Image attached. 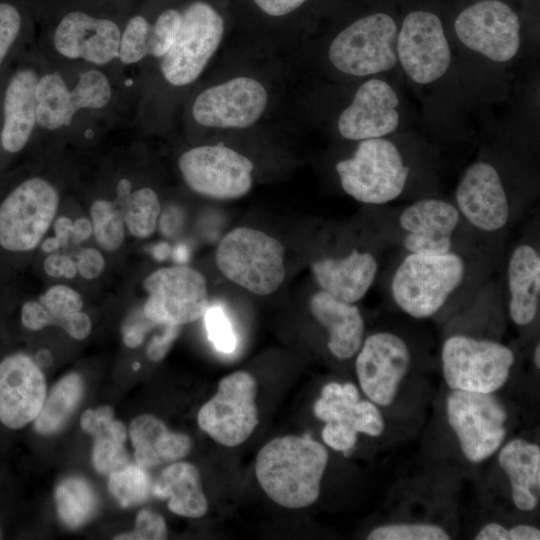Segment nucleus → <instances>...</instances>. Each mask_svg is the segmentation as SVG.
<instances>
[{
  "mask_svg": "<svg viewBox=\"0 0 540 540\" xmlns=\"http://www.w3.org/2000/svg\"><path fill=\"white\" fill-rule=\"evenodd\" d=\"M187 251L184 246H179L174 251V258L179 262H184L187 259Z\"/></svg>",
  "mask_w": 540,
  "mask_h": 540,
  "instance_id": "obj_58",
  "label": "nucleus"
},
{
  "mask_svg": "<svg viewBox=\"0 0 540 540\" xmlns=\"http://www.w3.org/2000/svg\"><path fill=\"white\" fill-rule=\"evenodd\" d=\"M222 17L209 4H190L181 13V24L170 50L161 58L164 78L175 86L190 84L204 70L223 38Z\"/></svg>",
  "mask_w": 540,
  "mask_h": 540,
  "instance_id": "obj_8",
  "label": "nucleus"
},
{
  "mask_svg": "<svg viewBox=\"0 0 540 540\" xmlns=\"http://www.w3.org/2000/svg\"><path fill=\"white\" fill-rule=\"evenodd\" d=\"M84 393L82 377L77 373L64 376L46 396L43 406L34 419L39 434L58 432L74 412Z\"/></svg>",
  "mask_w": 540,
  "mask_h": 540,
  "instance_id": "obj_32",
  "label": "nucleus"
},
{
  "mask_svg": "<svg viewBox=\"0 0 540 540\" xmlns=\"http://www.w3.org/2000/svg\"><path fill=\"white\" fill-rule=\"evenodd\" d=\"M312 316L327 330V347L338 359L357 354L365 333V321L356 303L336 299L319 290L309 301Z\"/></svg>",
  "mask_w": 540,
  "mask_h": 540,
  "instance_id": "obj_27",
  "label": "nucleus"
},
{
  "mask_svg": "<svg viewBox=\"0 0 540 540\" xmlns=\"http://www.w3.org/2000/svg\"><path fill=\"white\" fill-rule=\"evenodd\" d=\"M257 6L271 16H283L301 6L306 0H254Z\"/></svg>",
  "mask_w": 540,
  "mask_h": 540,
  "instance_id": "obj_50",
  "label": "nucleus"
},
{
  "mask_svg": "<svg viewBox=\"0 0 540 540\" xmlns=\"http://www.w3.org/2000/svg\"><path fill=\"white\" fill-rule=\"evenodd\" d=\"M396 52L405 73L418 84L441 78L451 61L441 20L427 11H413L404 18L397 34Z\"/></svg>",
  "mask_w": 540,
  "mask_h": 540,
  "instance_id": "obj_16",
  "label": "nucleus"
},
{
  "mask_svg": "<svg viewBox=\"0 0 540 540\" xmlns=\"http://www.w3.org/2000/svg\"><path fill=\"white\" fill-rule=\"evenodd\" d=\"M36 363L39 367H48L52 363L51 353L46 349L40 350L36 355Z\"/></svg>",
  "mask_w": 540,
  "mask_h": 540,
  "instance_id": "obj_55",
  "label": "nucleus"
},
{
  "mask_svg": "<svg viewBox=\"0 0 540 540\" xmlns=\"http://www.w3.org/2000/svg\"><path fill=\"white\" fill-rule=\"evenodd\" d=\"M110 98V82L101 71L88 70L80 74L72 90L59 73L45 74L36 86V121L47 130L68 126L78 110L102 108Z\"/></svg>",
  "mask_w": 540,
  "mask_h": 540,
  "instance_id": "obj_17",
  "label": "nucleus"
},
{
  "mask_svg": "<svg viewBox=\"0 0 540 540\" xmlns=\"http://www.w3.org/2000/svg\"><path fill=\"white\" fill-rule=\"evenodd\" d=\"M152 495L168 500L174 514L200 518L208 510L198 469L191 463L176 461L166 466L153 482Z\"/></svg>",
  "mask_w": 540,
  "mask_h": 540,
  "instance_id": "obj_31",
  "label": "nucleus"
},
{
  "mask_svg": "<svg viewBox=\"0 0 540 540\" xmlns=\"http://www.w3.org/2000/svg\"><path fill=\"white\" fill-rule=\"evenodd\" d=\"M152 486L147 469L136 463L109 474V491L123 507L145 502L152 494Z\"/></svg>",
  "mask_w": 540,
  "mask_h": 540,
  "instance_id": "obj_35",
  "label": "nucleus"
},
{
  "mask_svg": "<svg viewBox=\"0 0 540 540\" xmlns=\"http://www.w3.org/2000/svg\"><path fill=\"white\" fill-rule=\"evenodd\" d=\"M533 362H534L535 367L539 369V367H540V345H539V343H537V345L534 348Z\"/></svg>",
  "mask_w": 540,
  "mask_h": 540,
  "instance_id": "obj_59",
  "label": "nucleus"
},
{
  "mask_svg": "<svg viewBox=\"0 0 540 540\" xmlns=\"http://www.w3.org/2000/svg\"><path fill=\"white\" fill-rule=\"evenodd\" d=\"M61 247L56 237L47 238L42 244V250L46 253H53Z\"/></svg>",
  "mask_w": 540,
  "mask_h": 540,
  "instance_id": "obj_56",
  "label": "nucleus"
},
{
  "mask_svg": "<svg viewBox=\"0 0 540 540\" xmlns=\"http://www.w3.org/2000/svg\"><path fill=\"white\" fill-rule=\"evenodd\" d=\"M57 513L70 528L86 523L97 507V496L91 484L79 476L62 480L55 490Z\"/></svg>",
  "mask_w": 540,
  "mask_h": 540,
  "instance_id": "obj_33",
  "label": "nucleus"
},
{
  "mask_svg": "<svg viewBox=\"0 0 540 540\" xmlns=\"http://www.w3.org/2000/svg\"><path fill=\"white\" fill-rule=\"evenodd\" d=\"M328 459L327 449L308 434L286 435L259 450L255 474L273 502L289 509L305 508L320 495Z\"/></svg>",
  "mask_w": 540,
  "mask_h": 540,
  "instance_id": "obj_1",
  "label": "nucleus"
},
{
  "mask_svg": "<svg viewBox=\"0 0 540 540\" xmlns=\"http://www.w3.org/2000/svg\"><path fill=\"white\" fill-rule=\"evenodd\" d=\"M470 271V262L459 251L406 253L392 273L390 295L407 315L431 318L464 289Z\"/></svg>",
  "mask_w": 540,
  "mask_h": 540,
  "instance_id": "obj_2",
  "label": "nucleus"
},
{
  "mask_svg": "<svg viewBox=\"0 0 540 540\" xmlns=\"http://www.w3.org/2000/svg\"><path fill=\"white\" fill-rule=\"evenodd\" d=\"M72 224V221L64 216L58 218L54 223L55 237L59 241L61 247L68 242L71 236Z\"/></svg>",
  "mask_w": 540,
  "mask_h": 540,
  "instance_id": "obj_53",
  "label": "nucleus"
},
{
  "mask_svg": "<svg viewBox=\"0 0 540 540\" xmlns=\"http://www.w3.org/2000/svg\"><path fill=\"white\" fill-rule=\"evenodd\" d=\"M178 166L189 188L208 198L237 199L252 188L251 160L222 144L192 148L180 156Z\"/></svg>",
  "mask_w": 540,
  "mask_h": 540,
  "instance_id": "obj_13",
  "label": "nucleus"
},
{
  "mask_svg": "<svg viewBox=\"0 0 540 540\" xmlns=\"http://www.w3.org/2000/svg\"><path fill=\"white\" fill-rule=\"evenodd\" d=\"M398 104V96L387 82L369 79L357 89L351 104L341 113L338 130L349 140L384 137L398 126Z\"/></svg>",
  "mask_w": 540,
  "mask_h": 540,
  "instance_id": "obj_22",
  "label": "nucleus"
},
{
  "mask_svg": "<svg viewBox=\"0 0 540 540\" xmlns=\"http://www.w3.org/2000/svg\"><path fill=\"white\" fill-rule=\"evenodd\" d=\"M39 302L49 312V324L66 330L70 316L81 311L83 300L80 294L65 285H55L39 297Z\"/></svg>",
  "mask_w": 540,
  "mask_h": 540,
  "instance_id": "obj_37",
  "label": "nucleus"
},
{
  "mask_svg": "<svg viewBox=\"0 0 540 540\" xmlns=\"http://www.w3.org/2000/svg\"><path fill=\"white\" fill-rule=\"evenodd\" d=\"M441 363L451 390L493 393L509 379L515 354L493 339L454 334L443 342Z\"/></svg>",
  "mask_w": 540,
  "mask_h": 540,
  "instance_id": "obj_5",
  "label": "nucleus"
},
{
  "mask_svg": "<svg viewBox=\"0 0 540 540\" xmlns=\"http://www.w3.org/2000/svg\"><path fill=\"white\" fill-rule=\"evenodd\" d=\"M446 415L463 455L472 463L489 458L504 442L507 412L492 393L452 390Z\"/></svg>",
  "mask_w": 540,
  "mask_h": 540,
  "instance_id": "obj_7",
  "label": "nucleus"
},
{
  "mask_svg": "<svg viewBox=\"0 0 540 540\" xmlns=\"http://www.w3.org/2000/svg\"><path fill=\"white\" fill-rule=\"evenodd\" d=\"M139 367H140L139 363H134V365H133L134 370H138Z\"/></svg>",
  "mask_w": 540,
  "mask_h": 540,
  "instance_id": "obj_60",
  "label": "nucleus"
},
{
  "mask_svg": "<svg viewBox=\"0 0 540 540\" xmlns=\"http://www.w3.org/2000/svg\"><path fill=\"white\" fill-rule=\"evenodd\" d=\"M203 317L208 339L215 349L226 354L232 353L237 346V337L225 311L219 306L209 305Z\"/></svg>",
  "mask_w": 540,
  "mask_h": 540,
  "instance_id": "obj_40",
  "label": "nucleus"
},
{
  "mask_svg": "<svg viewBox=\"0 0 540 540\" xmlns=\"http://www.w3.org/2000/svg\"><path fill=\"white\" fill-rule=\"evenodd\" d=\"M475 540H539L537 527L519 524L507 529L499 523H488L474 537Z\"/></svg>",
  "mask_w": 540,
  "mask_h": 540,
  "instance_id": "obj_44",
  "label": "nucleus"
},
{
  "mask_svg": "<svg viewBox=\"0 0 540 540\" xmlns=\"http://www.w3.org/2000/svg\"><path fill=\"white\" fill-rule=\"evenodd\" d=\"M21 24L19 11L9 3H0V66L18 38Z\"/></svg>",
  "mask_w": 540,
  "mask_h": 540,
  "instance_id": "obj_43",
  "label": "nucleus"
},
{
  "mask_svg": "<svg viewBox=\"0 0 540 540\" xmlns=\"http://www.w3.org/2000/svg\"><path fill=\"white\" fill-rule=\"evenodd\" d=\"M44 270L51 277L73 278L77 270L76 262L65 255L50 254L44 260Z\"/></svg>",
  "mask_w": 540,
  "mask_h": 540,
  "instance_id": "obj_49",
  "label": "nucleus"
},
{
  "mask_svg": "<svg viewBox=\"0 0 540 540\" xmlns=\"http://www.w3.org/2000/svg\"><path fill=\"white\" fill-rule=\"evenodd\" d=\"M378 270L376 254L357 248L341 256L321 257L311 264L320 289L347 303H356L368 293Z\"/></svg>",
  "mask_w": 540,
  "mask_h": 540,
  "instance_id": "obj_24",
  "label": "nucleus"
},
{
  "mask_svg": "<svg viewBox=\"0 0 540 540\" xmlns=\"http://www.w3.org/2000/svg\"><path fill=\"white\" fill-rule=\"evenodd\" d=\"M462 222L459 210L451 202L437 198L417 200L397 216L400 244L407 253L455 251V233Z\"/></svg>",
  "mask_w": 540,
  "mask_h": 540,
  "instance_id": "obj_20",
  "label": "nucleus"
},
{
  "mask_svg": "<svg viewBox=\"0 0 540 540\" xmlns=\"http://www.w3.org/2000/svg\"><path fill=\"white\" fill-rule=\"evenodd\" d=\"M455 205L473 229L493 234L512 220V207L498 170L478 161L464 172L455 192Z\"/></svg>",
  "mask_w": 540,
  "mask_h": 540,
  "instance_id": "obj_18",
  "label": "nucleus"
},
{
  "mask_svg": "<svg viewBox=\"0 0 540 540\" xmlns=\"http://www.w3.org/2000/svg\"><path fill=\"white\" fill-rule=\"evenodd\" d=\"M159 326L149 320L143 313L136 312L129 318L122 328V336L124 344L129 348L140 346L146 334L154 327Z\"/></svg>",
  "mask_w": 540,
  "mask_h": 540,
  "instance_id": "obj_45",
  "label": "nucleus"
},
{
  "mask_svg": "<svg viewBox=\"0 0 540 540\" xmlns=\"http://www.w3.org/2000/svg\"><path fill=\"white\" fill-rule=\"evenodd\" d=\"M454 27L464 46L496 62L512 59L520 47L519 18L500 0H481L465 8Z\"/></svg>",
  "mask_w": 540,
  "mask_h": 540,
  "instance_id": "obj_15",
  "label": "nucleus"
},
{
  "mask_svg": "<svg viewBox=\"0 0 540 540\" xmlns=\"http://www.w3.org/2000/svg\"><path fill=\"white\" fill-rule=\"evenodd\" d=\"M268 95L263 85L250 77H236L212 86L196 98L192 115L197 123L216 128H245L263 114Z\"/></svg>",
  "mask_w": 540,
  "mask_h": 540,
  "instance_id": "obj_19",
  "label": "nucleus"
},
{
  "mask_svg": "<svg viewBox=\"0 0 540 540\" xmlns=\"http://www.w3.org/2000/svg\"><path fill=\"white\" fill-rule=\"evenodd\" d=\"M148 297L142 311L159 326H182L202 318L209 307L205 277L177 265L160 268L144 281Z\"/></svg>",
  "mask_w": 540,
  "mask_h": 540,
  "instance_id": "obj_9",
  "label": "nucleus"
},
{
  "mask_svg": "<svg viewBox=\"0 0 540 540\" xmlns=\"http://www.w3.org/2000/svg\"><path fill=\"white\" fill-rule=\"evenodd\" d=\"M92 231L97 243L107 251L118 249L125 236L121 208L112 201L96 200L90 209Z\"/></svg>",
  "mask_w": 540,
  "mask_h": 540,
  "instance_id": "obj_36",
  "label": "nucleus"
},
{
  "mask_svg": "<svg viewBox=\"0 0 540 540\" xmlns=\"http://www.w3.org/2000/svg\"><path fill=\"white\" fill-rule=\"evenodd\" d=\"M180 328V326H163L162 332L149 341L146 349L147 357L154 362L162 360L178 337Z\"/></svg>",
  "mask_w": 540,
  "mask_h": 540,
  "instance_id": "obj_46",
  "label": "nucleus"
},
{
  "mask_svg": "<svg viewBox=\"0 0 540 540\" xmlns=\"http://www.w3.org/2000/svg\"><path fill=\"white\" fill-rule=\"evenodd\" d=\"M285 248L276 238L249 227L228 232L219 242L215 262L231 282L257 295L275 292L286 276Z\"/></svg>",
  "mask_w": 540,
  "mask_h": 540,
  "instance_id": "obj_3",
  "label": "nucleus"
},
{
  "mask_svg": "<svg viewBox=\"0 0 540 540\" xmlns=\"http://www.w3.org/2000/svg\"><path fill=\"white\" fill-rule=\"evenodd\" d=\"M335 169L343 190L370 205L397 199L410 172L398 147L383 137L361 140L353 156L339 161Z\"/></svg>",
  "mask_w": 540,
  "mask_h": 540,
  "instance_id": "obj_4",
  "label": "nucleus"
},
{
  "mask_svg": "<svg viewBox=\"0 0 540 540\" xmlns=\"http://www.w3.org/2000/svg\"><path fill=\"white\" fill-rule=\"evenodd\" d=\"M65 331L74 339L82 340L86 338L91 332L89 316L81 311L72 314Z\"/></svg>",
  "mask_w": 540,
  "mask_h": 540,
  "instance_id": "obj_51",
  "label": "nucleus"
},
{
  "mask_svg": "<svg viewBox=\"0 0 540 540\" xmlns=\"http://www.w3.org/2000/svg\"><path fill=\"white\" fill-rule=\"evenodd\" d=\"M59 196L42 178L18 185L0 205V246L8 251L34 249L49 229L57 212Z\"/></svg>",
  "mask_w": 540,
  "mask_h": 540,
  "instance_id": "obj_10",
  "label": "nucleus"
},
{
  "mask_svg": "<svg viewBox=\"0 0 540 540\" xmlns=\"http://www.w3.org/2000/svg\"><path fill=\"white\" fill-rule=\"evenodd\" d=\"M21 322L29 330H41L50 325L49 312L39 301H27L22 306Z\"/></svg>",
  "mask_w": 540,
  "mask_h": 540,
  "instance_id": "obj_48",
  "label": "nucleus"
},
{
  "mask_svg": "<svg viewBox=\"0 0 540 540\" xmlns=\"http://www.w3.org/2000/svg\"><path fill=\"white\" fill-rule=\"evenodd\" d=\"M169 253V246L167 244H159L155 246L153 254L157 259H164Z\"/></svg>",
  "mask_w": 540,
  "mask_h": 540,
  "instance_id": "obj_57",
  "label": "nucleus"
},
{
  "mask_svg": "<svg viewBox=\"0 0 540 540\" xmlns=\"http://www.w3.org/2000/svg\"><path fill=\"white\" fill-rule=\"evenodd\" d=\"M92 234V224L87 218H78L72 224L71 238L75 243L87 240Z\"/></svg>",
  "mask_w": 540,
  "mask_h": 540,
  "instance_id": "obj_52",
  "label": "nucleus"
},
{
  "mask_svg": "<svg viewBox=\"0 0 540 540\" xmlns=\"http://www.w3.org/2000/svg\"><path fill=\"white\" fill-rule=\"evenodd\" d=\"M121 208L124 222L135 237L151 236L157 226L161 205L154 190L148 187L131 192L125 199L116 200Z\"/></svg>",
  "mask_w": 540,
  "mask_h": 540,
  "instance_id": "obj_34",
  "label": "nucleus"
},
{
  "mask_svg": "<svg viewBox=\"0 0 540 540\" xmlns=\"http://www.w3.org/2000/svg\"><path fill=\"white\" fill-rule=\"evenodd\" d=\"M181 24V13L169 9L160 14L150 28L149 54L162 58L172 47Z\"/></svg>",
  "mask_w": 540,
  "mask_h": 540,
  "instance_id": "obj_41",
  "label": "nucleus"
},
{
  "mask_svg": "<svg viewBox=\"0 0 540 540\" xmlns=\"http://www.w3.org/2000/svg\"><path fill=\"white\" fill-rule=\"evenodd\" d=\"M129 436L135 463L147 470L182 459L192 447L188 435L169 430L162 420L151 414L134 418Z\"/></svg>",
  "mask_w": 540,
  "mask_h": 540,
  "instance_id": "obj_28",
  "label": "nucleus"
},
{
  "mask_svg": "<svg viewBox=\"0 0 540 540\" xmlns=\"http://www.w3.org/2000/svg\"><path fill=\"white\" fill-rule=\"evenodd\" d=\"M79 274L85 279H94L104 270L105 260L102 254L94 248H84L76 262Z\"/></svg>",
  "mask_w": 540,
  "mask_h": 540,
  "instance_id": "obj_47",
  "label": "nucleus"
},
{
  "mask_svg": "<svg viewBox=\"0 0 540 540\" xmlns=\"http://www.w3.org/2000/svg\"><path fill=\"white\" fill-rule=\"evenodd\" d=\"M256 380L237 371L220 380L215 395L199 410L200 429L215 442L235 447L246 441L258 425Z\"/></svg>",
  "mask_w": 540,
  "mask_h": 540,
  "instance_id": "obj_11",
  "label": "nucleus"
},
{
  "mask_svg": "<svg viewBox=\"0 0 540 540\" xmlns=\"http://www.w3.org/2000/svg\"><path fill=\"white\" fill-rule=\"evenodd\" d=\"M500 467L507 474L515 506L533 511L540 498V448L524 439L506 443L498 455Z\"/></svg>",
  "mask_w": 540,
  "mask_h": 540,
  "instance_id": "obj_29",
  "label": "nucleus"
},
{
  "mask_svg": "<svg viewBox=\"0 0 540 540\" xmlns=\"http://www.w3.org/2000/svg\"><path fill=\"white\" fill-rule=\"evenodd\" d=\"M46 398L44 374L30 356L14 353L0 362V421L20 429L34 421Z\"/></svg>",
  "mask_w": 540,
  "mask_h": 540,
  "instance_id": "obj_21",
  "label": "nucleus"
},
{
  "mask_svg": "<svg viewBox=\"0 0 540 540\" xmlns=\"http://www.w3.org/2000/svg\"><path fill=\"white\" fill-rule=\"evenodd\" d=\"M121 32L111 20L82 11L66 14L56 27L54 46L63 56L103 65L118 57Z\"/></svg>",
  "mask_w": 540,
  "mask_h": 540,
  "instance_id": "obj_23",
  "label": "nucleus"
},
{
  "mask_svg": "<svg viewBox=\"0 0 540 540\" xmlns=\"http://www.w3.org/2000/svg\"><path fill=\"white\" fill-rule=\"evenodd\" d=\"M80 425L94 438L92 463L99 473L109 475L131 463L124 446L127 429L114 419L110 406L87 409L81 416Z\"/></svg>",
  "mask_w": 540,
  "mask_h": 540,
  "instance_id": "obj_30",
  "label": "nucleus"
},
{
  "mask_svg": "<svg viewBox=\"0 0 540 540\" xmlns=\"http://www.w3.org/2000/svg\"><path fill=\"white\" fill-rule=\"evenodd\" d=\"M507 304L511 321L531 325L540 305V252L534 242H519L511 250L506 268Z\"/></svg>",
  "mask_w": 540,
  "mask_h": 540,
  "instance_id": "obj_25",
  "label": "nucleus"
},
{
  "mask_svg": "<svg viewBox=\"0 0 540 540\" xmlns=\"http://www.w3.org/2000/svg\"><path fill=\"white\" fill-rule=\"evenodd\" d=\"M37 74L18 69L9 79L3 95L0 143L8 153H17L27 144L36 121Z\"/></svg>",
  "mask_w": 540,
  "mask_h": 540,
  "instance_id": "obj_26",
  "label": "nucleus"
},
{
  "mask_svg": "<svg viewBox=\"0 0 540 540\" xmlns=\"http://www.w3.org/2000/svg\"><path fill=\"white\" fill-rule=\"evenodd\" d=\"M368 540H448L449 534L439 525L430 523H393L375 527Z\"/></svg>",
  "mask_w": 540,
  "mask_h": 540,
  "instance_id": "obj_38",
  "label": "nucleus"
},
{
  "mask_svg": "<svg viewBox=\"0 0 540 540\" xmlns=\"http://www.w3.org/2000/svg\"><path fill=\"white\" fill-rule=\"evenodd\" d=\"M313 411L324 421L322 439L336 451H350L358 433L380 436L385 429L382 413L372 401L361 400L353 383L330 382L323 386Z\"/></svg>",
  "mask_w": 540,
  "mask_h": 540,
  "instance_id": "obj_12",
  "label": "nucleus"
},
{
  "mask_svg": "<svg viewBox=\"0 0 540 540\" xmlns=\"http://www.w3.org/2000/svg\"><path fill=\"white\" fill-rule=\"evenodd\" d=\"M151 26L142 16L131 18L121 34L118 58L124 64H134L149 55Z\"/></svg>",
  "mask_w": 540,
  "mask_h": 540,
  "instance_id": "obj_39",
  "label": "nucleus"
},
{
  "mask_svg": "<svg viewBox=\"0 0 540 540\" xmlns=\"http://www.w3.org/2000/svg\"><path fill=\"white\" fill-rule=\"evenodd\" d=\"M398 28L392 17L378 12L360 18L343 29L331 42L329 59L348 75L367 76L396 65Z\"/></svg>",
  "mask_w": 540,
  "mask_h": 540,
  "instance_id": "obj_6",
  "label": "nucleus"
},
{
  "mask_svg": "<svg viewBox=\"0 0 540 540\" xmlns=\"http://www.w3.org/2000/svg\"><path fill=\"white\" fill-rule=\"evenodd\" d=\"M167 538V526L164 518L151 510L143 509L136 517L132 532L114 537L117 540H162Z\"/></svg>",
  "mask_w": 540,
  "mask_h": 540,
  "instance_id": "obj_42",
  "label": "nucleus"
},
{
  "mask_svg": "<svg viewBox=\"0 0 540 540\" xmlns=\"http://www.w3.org/2000/svg\"><path fill=\"white\" fill-rule=\"evenodd\" d=\"M411 364V352L399 335L380 331L364 338L357 352L355 370L365 395L376 405L388 407Z\"/></svg>",
  "mask_w": 540,
  "mask_h": 540,
  "instance_id": "obj_14",
  "label": "nucleus"
},
{
  "mask_svg": "<svg viewBox=\"0 0 540 540\" xmlns=\"http://www.w3.org/2000/svg\"><path fill=\"white\" fill-rule=\"evenodd\" d=\"M131 182L128 179H121L116 188L118 199H123L131 193Z\"/></svg>",
  "mask_w": 540,
  "mask_h": 540,
  "instance_id": "obj_54",
  "label": "nucleus"
}]
</instances>
